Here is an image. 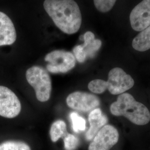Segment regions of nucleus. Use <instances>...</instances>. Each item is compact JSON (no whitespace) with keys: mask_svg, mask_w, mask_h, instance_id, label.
I'll use <instances>...</instances> for the list:
<instances>
[{"mask_svg":"<svg viewBox=\"0 0 150 150\" xmlns=\"http://www.w3.org/2000/svg\"><path fill=\"white\" fill-rule=\"evenodd\" d=\"M63 139L66 150H75L79 144V140L74 134H68Z\"/></svg>","mask_w":150,"mask_h":150,"instance_id":"obj_18","label":"nucleus"},{"mask_svg":"<svg viewBox=\"0 0 150 150\" xmlns=\"http://www.w3.org/2000/svg\"><path fill=\"white\" fill-rule=\"evenodd\" d=\"M110 112L116 116H123L136 125L144 126L150 122V112L144 104L136 101L129 93L119 95L110 106Z\"/></svg>","mask_w":150,"mask_h":150,"instance_id":"obj_2","label":"nucleus"},{"mask_svg":"<svg viewBox=\"0 0 150 150\" xmlns=\"http://www.w3.org/2000/svg\"><path fill=\"white\" fill-rule=\"evenodd\" d=\"M88 121L90 127L86 134V139L88 141L93 139L97 133L106 125L107 117L103 114L100 108L93 109L88 115Z\"/></svg>","mask_w":150,"mask_h":150,"instance_id":"obj_12","label":"nucleus"},{"mask_svg":"<svg viewBox=\"0 0 150 150\" xmlns=\"http://www.w3.org/2000/svg\"><path fill=\"white\" fill-rule=\"evenodd\" d=\"M117 129L110 125H106L97 133L88 146V150H110L118 142Z\"/></svg>","mask_w":150,"mask_h":150,"instance_id":"obj_7","label":"nucleus"},{"mask_svg":"<svg viewBox=\"0 0 150 150\" xmlns=\"http://www.w3.org/2000/svg\"><path fill=\"white\" fill-rule=\"evenodd\" d=\"M132 77L127 74L121 68L115 67L110 70L107 81L102 80L91 81L88 85L90 91L96 94H101L106 90L112 95H120L134 86Z\"/></svg>","mask_w":150,"mask_h":150,"instance_id":"obj_3","label":"nucleus"},{"mask_svg":"<svg viewBox=\"0 0 150 150\" xmlns=\"http://www.w3.org/2000/svg\"><path fill=\"white\" fill-rule=\"evenodd\" d=\"M0 150H31V148L24 142L10 140L0 144Z\"/></svg>","mask_w":150,"mask_h":150,"instance_id":"obj_15","label":"nucleus"},{"mask_svg":"<svg viewBox=\"0 0 150 150\" xmlns=\"http://www.w3.org/2000/svg\"><path fill=\"white\" fill-rule=\"evenodd\" d=\"M132 47L139 52H144L150 49V26L141 31L134 38Z\"/></svg>","mask_w":150,"mask_h":150,"instance_id":"obj_13","label":"nucleus"},{"mask_svg":"<svg viewBox=\"0 0 150 150\" xmlns=\"http://www.w3.org/2000/svg\"><path fill=\"white\" fill-rule=\"evenodd\" d=\"M28 83L34 88L37 99L40 102H46L50 98L52 85L48 72L42 67L33 66L26 73Z\"/></svg>","mask_w":150,"mask_h":150,"instance_id":"obj_4","label":"nucleus"},{"mask_svg":"<svg viewBox=\"0 0 150 150\" xmlns=\"http://www.w3.org/2000/svg\"><path fill=\"white\" fill-rule=\"evenodd\" d=\"M131 27L141 31L150 26V0H143L136 6L129 15Z\"/></svg>","mask_w":150,"mask_h":150,"instance_id":"obj_10","label":"nucleus"},{"mask_svg":"<svg viewBox=\"0 0 150 150\" xmlns=\"http://www.w3.org/2000/svg\"><path fill=\"white\" fill-rule=\"evenodd\" d=\"M116 0H93L97 10L102 13L110 11L115 5Z\"/></svg>","mask_w":150,"mask_h":150,"instance_id":"obj_17","label":"nucleus"},{"mask_svg":"<svg viewBox=\"0 0 150 150\" xmlns=\"http://www.w3.org/2000/svg\"><path fill=\"white\" fill-rule=\"evenodd\" d=\"M83 38L84 43L76 46L73 49L76 59L80 63L84 62L88 57H93L102 45L101 41L95 39L94 34L91 31L86 32Z\"/></svg>","mask_w":150,"mask_h":150,"instance_id":"obj_9","label":"nucleus"},{"mask_svg":"<svg viewBox=\"0 0 150 150\" xmlns=\"http://www.w3.org/2000/svg\"><path fill=\"white\" fill-rule=\"evenodd\" d=\"M69 107L82 112H88L100 105L99 97L90 93L76 91L70 94L66 98Z\"/></svg>","mask_w":150,"mask_h":150,"instance_id":"obj_8","label":"nucleus"},{"mask_svg":"<svg viewBox=\"0 0 150 150\" xmlns=\"http://www.w3.org/2000/svg\"><path fill=\"white\" fill-rule=\"evenodd\" d=\"M21 110V105L16 94L5 86H0V116L12 118Z\"/></svg>","mask_w":150,"mask_h":150,"instance_id":"obj_6","label":"nucleus"},{"mask_svg":"<svg viewBox=\"0 0 150 150\" xmlns=\"http://www.w3.org/2000/svg\"><path fill=\"white\" fill-rule=\"evenodd\" d=\"M66 124L62 120H57L52 124L50 134L52 142L57 141L60 138L64 139L67 134Z\"/></svg>","mask_w":150,"mask_h":150,"instance_id":"obj_14","label":"nucleus"},{"mask_svg":"<svg viewBox=\"0 0 150 150\" xmlns=\"http://www.w3.org/2000/svg\"><path fill=\"white\" fill-rule=\"evenodd\" d=\"M16 29L10 17L0 12V46L11 45L16 40Z\"/></svg>","mask_w":150,"mask_h":150,"instance_id":"obj_11","label":"nucleus"},{"mask_svg":"<svg viewBox=\"0 0 150 150\" xmlns=\"http://www.w3.org/2000/svg\"><path fill=\"white\" fill-rule=\"evenodd\" d=\"M43 7L62 32L71 35L80 28L82 15L79 6L74 0H45Z\"/></svg>","mask_w":150,"mask_h":150,"instance_id":"obj_1","label":"nucleus"},{"mask_svg":"<svg viewBox=\"0 0 150 150\" xmlns=\"http://www.w3.org/2000/svg\"><path fill=\"white\" fill-rule=\"evenodd\" d=\"M70 117L72 124V129L76 133H79L85 131L86 120L76 112L70 113Z\"/></svg>","mask_w":150,"mask_h":150,"instance_id":"obj_16","label":"nucleus"},{"mask_svg":"<svg viewBox=\"0 0 150 150\" xmlns=\"http://www.w3.org/2000/svg\"><path fill=\"white\" fill-rule=\"evenodd\" d=\"M45 60L48 62L47 70L52 74L66 73L75 67L74 54L64 50H55L47 54Z\"/></svg>","mask_w":150,"mask_h":150,"instance_id":"obj_5","label":"nucleus"}]
</instances>
